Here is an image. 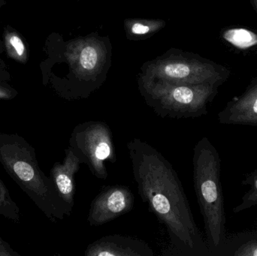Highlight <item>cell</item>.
<instances>
[{
    "label": "cell",
    "instance_id": "7a4b0ae2",
    "mask_svg": "<svg viewBox=\"0 0 257 256\" xmlns=\"http://www.w3.org/2000/svg\"><path fill=\"white\" fill-rule=\"evenodd\" d=\"M0 163L50 221L70 216L52 180L41 170L36 150L25 138L18 134L0 133Z\"/></svg>",
    "mask_w": 257,
    "mask_h": 256
},
{
    "label": "cell",
    "instance_id": "7c38bea8",
    "mask_svg": "<svg viewBox=\"0 0 257 256\" xmlns=\"http://www.w3.org/2000/svg\"><path fill=\"white\" fill-rule=\"evenodd\" d=\"M166 27L162 20L127 19L124 28L127 39L132 40L146 39Z\"/></svg>",
    "mask_w": 257,
    "mask_h": 256
},
{
    "label": "cell",
    "instance_id": "5bb4252c",
    "mask_svg": "<svg viewBox=\"0 0 257 256\" xmlns=\"http://www.w3.org/2000/svg\"><path fill=\"white\" fill-rule=\"evenodd\" d=\"M5 45L9 57L21 63H26L28 60V52L25 43L21 36L15 31L5 33Z\"/></svg>",
    "mask_w": 257,
    "mask_h": 256
},
{
    "label": "cell",
    "instance_id": "52a82bcc",
    "mask_svg": "<svg viewBox=\"0 0 257 256\" xmlns=\"http://www.w3.org/2000/svg\"><path fill=\"white\" fill-rule=\"evenodd\" d=\"M106 55L103 42L96 38L78 39L69 45L66 57L77 84L67 99H86L100 86Z\"/></svg>",
    "mask_w": 257,
    "mask_h": 256
},
{
    "label": "cell",
    "instance_id": "3957f363",
    "mask_svg": "<svg viewBox=\"0 0 257 256\" xmlns=\"http://www.w3.org/2000/svg\"><path fill=\"white\" fill-rule=\"evenodd\" d=\"M193 183L205 224L207 247L215 252L224 240L226 228L222 188L221 160L216 147L202 137L193 148Z\"/></svg>",
    "mask_w": 257,
    "mask_h": 256
},
{
    "label": "cell",
    "instance_id": "d6986e66",
    "mask_svg": "<svg viewBox=\"0 0 257 256\" xmlns=\"http://www.w3.org/2000/svg\"><path fill=\"white\" fill-rule=\"evenodd\" d=\"M0 256H21L0 236Z\"/></svg>",
    "mask_w": 257,
    "mask_h": 256
},
{
    "label": "cell",
    "instance_id": "2e32d148",
    "mask_svg": "<svg viewBox=\"0 0 257 256\" xmlns=\"http://www.w3.org/2000/svg\"><path fill=\"white\" fill-rule=\"evenodd\" d=\"M0 215L6 219L18 223L21 217V212L16 202L13 201L9 189L0 179Z\"/></svg>",
    "mask_w": 257,
    "mask_h": 256
},
{
    "label": "cell",
    "instance_id": "e0dca14e",
    "mask_svg": "<svg viewBox=\"0 0 257 256\" xmlns=\"http://www.w3.org/2000/svg\"><path fill=\"white\" fill-rule=\"evenodd\" d=\"M235 256H257V240H249L234 252Z\"/></svg>",
    "mask_w": 257,
    "mask_h": 256
},
{
    "label": "cell",
    "instance_id": "6da1fadb",
    "mask_svg": "<svg viewBox=\"0 0 257 256\" xmlns=\"http://www.w3.org/2000/svg\"><path fill=\"white\" fill-rule=\"evenodd\" d=\"M126 147L139 195L167 230L169 246L165 255H202L208 247L172 164L155 147L139 138L128 141Z\"/></svg>",
    "mask_w": 257,
    "mask_h": 256
},
{
    "label": "cell",
    "instance_id": "9c48e42d",
    "mask_svg": "<svg viewBox=\"0 0 257 256\" xmlns=\"http://www.w3.org/2000/svg\"><path fill=\"white\" fill-rule=\"evenodd\" d=\"M220 124L257 126V78L245 91L229 101L219 112Z\"/></svg>",
    "mask_w": 257,
    "mask_h": 256
},
{
    "label": "cell",
    "instance_id": "4fadbf2b",
    "mask_svg": "<svg viewBox=\"0 0 257 256\" xmlns=\"http://www.w3.org/2000/svg\"><path fill=\"white\" fill-rule=\"evenodd\" d=\"M223 39L235 48L248 49L257 45V34L246 29H230L223 33Z\"/></svg>",
    "mask_w": 257,
    "mask_h": 256
},
{
    "label": "cell",
    "instance_id": "ac0fdd59",
    "mask_svg": "<svg viewBox=\"0 0 257 256\" xmlns=\"http://www.w3.org/2000/svg\"><path fill=\"white\" fill-rule=\"evenodd\" d=\"M17 95H18V93L12 87L0 84V99L12 100Z\"/></svg>",
    "mask_w": 257,
    "mask_h": 256
},
{
    "label": "cell",
    "instance_id": "30bf717a",
    "mask_svg": "<svg viewBox=\"0 0 257 256\" xmlns=\"http://www.w3.org/2000/svg\"><path fill=\"white\" fill-rule=\"evenodd\" d=\"M85 256H153L152 248L144 240L130 236H105L88 245Z\"/></svg>",
    "mask_w": 257,
    "mask_h": 256
},
{
    "label": "cell",
    "instance_id": "8fae6325",
    "mask_svg": "<svg viewBox=\"0 0 257 256\" xmlns=\"http://www.w3.org/2000/svg\"><path fill=\"white\" fill-rule=\"evenodd\" d=\"M81 162L70 147L65 150L62 163L55 162L50 171V178L68 210L72 213L76 192L75 175L81 168Z\"/></svg>",
    "mask_w": 257,
    "mask_h": 256
},
{
    "label": "cell",
    "instance_id": "5b68a950",
    "mask_svg": "<svg viewBox=\"0 0 257 256\" xmlns=\"http://www.w3.org/2000/svg\"><path fill=\"white\" fill-rule=\"evenodd\" d=\"M142 74L176 84L221 86L230 76L227 68L200 56L180 50H169L161 57L148 62Z\"/></svg>",
    "mask_w": 257,
    "mask_h": 256
},
{
    "label": "cell",
    "instance_id": "ffe728a7",
    "mask_svg": "<svg viewBox=\"0 0 257 256\" xmlns=\"http://www.w3.org/2000/svg\"><path fill=\"white\" fill-rule=\"evenodd\" d=\"M250 3L257 13V0H250Z\"/></svg>",
    "mask_w": 257,
    "mask_h": 256
},
{
    "label": "cell",
    "instance_id": "9a60e30c",
    "mask_svg": "<svg viewBox=\"0 0 257 256\" xmlns=\"http://www.w3.org/2000/svg\"><path fill=\"white\" fill-rule=\"evenodd\" d=\"M241 184L250 188L243 195L241 202L233 209L235 213H241L257 206V168L244 177Z\"/></svg>",
    "mask_w": 257,
    "mask_h": 256
},
{
    "label": "cell",
    "instance_id": "277c9868",
    "mask_svg": "<svg viewBox=\"0 0 257 256\" xmlns=\"http://www.w3.org/2000/svg\"><path fill=\"white\" fill-rule=\"evenodd\" d=\"M139 90L147 105L163 118H199L208 114V105L218 93V86L188 85L140 74Z\"/></svg>",
    "mask_w": 257,
    "mask_h": 256
},
{
    "label": "cell",
    "instance_id": "ba28073f",
    "mask_svg": "<svg viewBox=\"0 0 257 256\" xmlns=\"http://www.w3.org/2000/svg\"><path fill=\"white\" fill-rule=\"evenodd\" d=\"M134 205L135 196L128 186H107L92 201L87 222L90 226H101L131 211Z\"/></svg>",
    "mask_w": 257,
    "mask_h": 256
},
{
    "label": "cell",
    "instance_id": "8992f818",
    "mask_svg": "<svg viewBox=\"0 0 257 256\" xmlns=\"http://www.w3.org/2000/svg\"><path fill=\"white\" fill-rule=\"evenodd\" d=\"M69 142L81 163L87 165L96 178H108L105 162L115 163L117 154L112 132L106 123L91 120L77 125Z\"/></svg>",
    "mask_w": 257,
    "mask_h": 256
}]
</instances>
